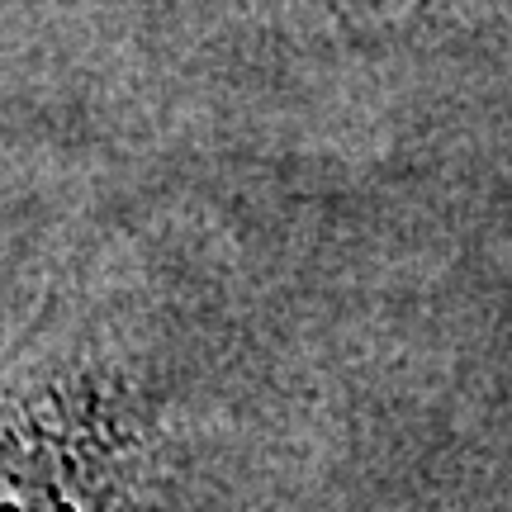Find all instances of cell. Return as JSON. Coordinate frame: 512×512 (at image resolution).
I'll use <instances>...</instances> for the list:
<instances>
[{
    "label": "cell",
    "instance_id": "6da1fadb",
    "mask_svg": "<svg viewBox=\"0 0 512 512\" xmlns=\"http://www.w3.org/2000/svg\"><path fill=\"white\" fill-rule=\"evenodd\" d=\"M0 512H275L233 337L143 252L81 256L0 347Z\"/></svg>",
    "mask_w": 512,
    "mask_h": 512
},
{
    "label": "cell",
    "instance_id": "7a4b0ae2",
    "mask_svg": "<svg viewBox=\"0 0 512 512\" xmlns=\"http://www.w3.org/2000/svg\"><path fill=\"white\" fill-rule=\"evenodd\" d=\"M422 5H427V0H422Z\"/></svg>",
    "mask_w": 512,
    "mask_h": 512
}]
</instances>
